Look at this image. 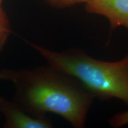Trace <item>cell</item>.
I'll return each instance as SVG.
<instances>
[{"label": "cell", "instance_id": "cell-2", "mask_svg": "<svg viewBox=\"0 0 128 128\" xmlns=\"http://www.w3.org/2000/svg\"><path fill=\"white\" fill-rule=\"evenodd\" d=\"M27 43L49 65L75 78L95 98H116L128 106V52L120 60L108 62L94 58L78 48L55 51Z\"/></svg>", "mask_w": 128, "mask_h": 128}, {"label": "cell", "instance_id": "cell-1", "mask_svg": "<svg viewBox=\"0 0 128 128\" xmlns=\"http://www.w3.org/2000/svg\"><path fill=\"white\" fill-rule=\"evenodd\" d=\"M13 100L32 115L61 117L74 128H83L94 97L78 81L55 67L14 70Z\"/></svg>", "mask_w": 128, "mask_h": 128}, {"label": "cell", "instance_id": "cell-3", "mask_svg": "<svg viewBox=\"0 0 128 128\" xmlns=\"http://www.w3.org/2000/svg\"><path fill=\"white\" fill-rule=\"evenodd\" d=\"M0 113L4 118L5 128H52L54 124L47 115L36 116L22 106L0 96Z\"/></svg>", "mask_w": 128, "mask_h": 128}, {"label": "cell", "instance_id": "cell-5", "mask_svg": "<svg viewBox=\"0 0 128 128\" xmlns=\"http://www.w3.org/2000/svg\"><path fill=\"white\" fill-rule=\"evenodd\" d=\"M11 33L12 30L8 16L0 6V52L4 49Z\"/></svg>", "mask_w": 128, "mask_h": 128}, {"label": "cell", "instance_id": "cell-9", "mask_svg": "<svg viewBox=\"0 0 128 128\" xmlns=\"http://www.w3.org/2000/svg\"><path fill=\"white\" fill-rule=\"evenodd\" d=\"M3 0H0V6H1V4H2Z\"/></svg>", "mask_w": 128, "mask_h": 128}, {"label": "cell", "instance_id": "cell-7", "mask_svg": "<svg viewBox=\"0 0 128 128\" xmlns=\"http://www.w3.org/2000/svg\"><path fill=\"white\" fill-rule=\"evenodd\" d=\"M48 4L57 8H64L76 4L87 3L90 0H44Z\"/></svg>", "mask_w": 128, "mask_h": 128}, {"label": "cell", "instance_id": "cell-6", "mask_svg": "<svg viewBox=\"0 0 128 128\" xmlns=\"http://www.w3.org/2000/svg\"><path fill=\"white\" fill-rule=\"evenodd\" d=\"M108 123L114 128H120L128 124V111L116 113L108 120Z\"/></svg>", "mask_w": 128, "mask_h": 128}, {"label": "cell", "instance_id": "cell-8", "mask_svg": "<svg viewBox=\"0 0 128 128\" xmlns=\"http://www.w3.org/2000/svg\"><path fill=\"white\" fill-rule=\"evenodd\" d=\"M14 75V70H3L0 71V80L12 81Z\"/></svg>", "mask_w": 128, "mask_h": 128}, {"label": "cell", "instance_id": "cell-4", "mask_svg": "<svg viewBox=\"0 0 128 128\" xmlns=\"http://www.w3.org/2000/svg\"><path fill=\"white\" fill-rule=\"evenodd\" d=\"M86 4L88 12L108 19L111 32L119 27L128 30V0H90Z\"/></svg>", "mask_w": 128, "mask_h": 128}]
</instances>
